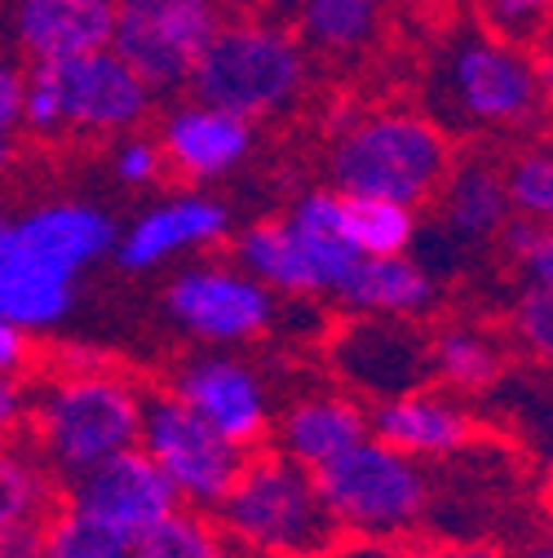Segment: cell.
Returning a JSON list of instances; mask_svg holds the SVG:
<instances>
[{
    "label": "cell",
    "mask_w": 553,
    "mask_h": 558,
    "mask_svg": "<svg viewBox=\"0 0 553 558\" xmlns=\"http://www.w3.org/2000/svg\"><path fill=\"white\" fill-rule=\"evenodd\" d=\"M111 49L156 98L186 89L204 45L226 23V0H111Z\"/></svg>",
    "instance_id": "ba28073f"
},
{
    "label": "cell",
    "mask_w": 553,
    "mask_h": 558,
    "mask_svg": "<svg viewBox=\"0 0 553 558\" xmlns=\"http://www.w3.org/2000/svg\"><path fill=\"white\" fill-rule=\"evenodd\" d=\"M169 395L182 399L195 416H204L218 435L239 444L244 452L270 448L274 408L270 390L257 368H248L235 355H195L173 368Z\"/></svg>",
    "instance_id": "8fae6325"
},
{
    "label": "cell",
    "mask_w": 553,
    "mask_h": 558,
    "mask_svg": "<svg viewBox=\"0 0 553 558\" xmlns=\"http://www.w3.org/2000/svg\"><path fill=\"white\" fill-rule=\"evenodd\" d=\"M482 19L501 40L527 45L553 23V0H482Z\"/></svg>",
    "instance_id": "1f68e13d"
},
{
    "label": "cell",
    "mask_w": 553,
    "mask_h": 558,
    "mask_svg": "<svg viewBox=\"0 0 553 558\" xmlns=\"http://www.w3.org/2000/svg\"><path fill=\"white\" fill-rule=\"evenodd\" d=\"M310 85V49L280 19H226L186 81L191 98L266 120L288 111Z\"/></svg>",
    "instance_id": "277c9868"
},
{
    "label": "cell",
    "mask_w": 553,
    "mask_h": 558,
    "mask_svg": "<svg viewBox=\"0 0 553 558\" xmlns=\"http://www.w3.org/2000/svg\"><path fill=\"white\" fill-rule=\"evenodd\" d=\"M111 173L133 186V191H143V186H156L164 178V151L156 137H143V133H120V143L111 151Z\"/></svg>",
    "instance_id": "d6a6232c"
},
{
    "label": "cell",
    "mask_w": 553,
    "mask_h": 558,
    "mask_svg": "<svg viewBox=\"0 0 553 558\" xmlns=\"http://www.w3.org/2000/svg\"><path fill=\"white\" fill-rule=\"evenodd\" d=\"M76 306V284L45 270L23 240L14 235V218L0 208V319L32 332L58 328Z\"/></svg>",
    "instance_id": "ffe728a7"
},
{
    "label": "cell",
    "mask_w": 553,
    "mask_h": 558,
    "mask_svg": "<svg viewBox=\"0 0 553 558\" xmlns=\"http://www.w3.org/2000/svg\"><path fill=\"white\" fill-rule=\"evenodd\" d=\"M332 364L345 386L359 395L394 399L430 386V337H421L403 315H359L332 341Z\"/></svg>",
    "instance_id": "7c38bea8"
},
{
    "label": "cell",
    "mask_w": 553,
    "mask_h": 558,
    "mask_svg": "<svg viewBox=\"0 0 553 558\" xmlns=\"http://www.w3.org/2000/svg\"><path fill=\"white\" fill-rule=\"evenodd\" d=\"M509 558H553V532L531 536V541H527V545H518Z\"/></svg>",
    "instance_id": "7bdbcfd3"
},
{
    "label": "cell",
    "mask_w": 553,
    "mask_h": 558,
    "mask_svg": "<svg viewBox=\"0 0 553 558\" xmlns=\"http://www.w3.org/2000/svg\"><path fill=\"white\" fill-rule=\"evenodd\" d=\"M58 85L62 133H89V137H120L147 124L156 111L151 85L133 72L115 49L81 53L66 62H45Z\"/></svg>",
    "instance_id": "30bf717a"
},
{
    "label": "cell",
    "mask_w": 553,
    "mask_h": 558,
    "mask_svg": "<svg viewBox=\"0 0 553 558\" xmlns=\"http://www.w3.org/2000/svg\"><path fill=\"white\" fill-rule=\"evenodd\" d=\"M505 373L501 345L469 324H452L430 337V377L443 381L456 395H482L492 390Z\"/></svg>",
    "instance_id": "d4e9b609"
},
{
    "label": "cell",
    "mask_w": 553,
    "mask_h": 558,
    "mask_svg": "<svg viewBox=\"0 0 553 558\" xmlns=\"http://www.w3.org/2000/svg\"><path fill=\"white\" fill-rule=\"evenodd\" d=\"M518 262H523V270H527V279H531L536 289H549L553 293V227H540L536 244Z\"/></svg>",
    "instance_id": "8d00e7d4"
},
{
    "label": "cell",
    "mask_w": 553,
    "mask_h": 558,
    "mask_svg": "<svg viewBox=\"0 0 553 558\" xmlns=\"http://www.w3.org/2000/svg\"><path fill=\"white\" fill-rule=\"evenodd\" d=\"M328 558H417V554H411V541H351V536H341Z\"/></svg>",
    "instance_id": "74e56055"
},
{
    "label": "cell",
    "mask_w": 553,
    "mask_h": 558,
    "mask_svg": "<svg viewBox=\"0 0 553 558\" xmlns=\"http://www.w3.org/2000/svg\"><path fill=\"white\" fill-rule=\"evenodd\" d=\"M147 390L102 360H62L27 403L32 452L58 483L102 465L107 457L137 448Z\"/></svg>",
    "instance_id": "6da1fadb"
},
{
    "label": "cell",
    "mask_w": 553,
    "mask_h": 558,
    "mask_svg": "<svg viewBox=\"0 0 553 558\" xmlns=\"http://www.w3.org/2000/svg\"><path fill=\"white\" fill-rule=\"evenodd\" d=\"M439 284L426 266H417L407 253L403 257H359L355 270L345 275L336 289V302L351 315H421L434 306Z\"/></svg>",
    "instance_id": "7402d4cb"
},
{
    "label": "cell",
    "mask_w": 553,
    "mask_h": 558,
    "mask_svg": "<svg viewBox=\"0 0 553 558\" xmlns=\"http://www.w3.org/2000/svg\"><path fill=\"white\" fill-rule=\"evenodd\" d=\"M368 435L407 457H417V461H439V457L465 452L478 435V422L452 395L421 386V390L381 399L368 412Z\"/></svg>",
    "instance_id": "e0dca14e"
},
{
    "label": "cell",
    "mask_w": 553,
    "mask_h": 558,
    "mask_svg": "<svg viewBox=\"0 0 553 558\" xmlns=\"http://www.w3.org/2000/svg\"><path fill=\"white\" fill-rule=\"evenodd\" d=\"M514 341L523 345V355H531L540 368L553 373V293L549 289H523L509 315Z\"/></svg>",
    "instance_id": "4dcf8cb0"
},
{
    "label": "cell",
    "mask_w": 553,
    "mask_h": 558,
    "mask_svg": "<svg viewBox=\"0 0 553 558\" xmlns=\"http://www.w3.org/2000/svg\"><path fill=\"white\" fill-rule=\"evenodd\" d=\"M536 81H540V94L553 98V49L549 53H536Z\"/></svg>",
    "instance_id": "ee69618b"
},
{
    "label": "cell",
    "mask_w": 553,
    "mask_h": 558,
    "mask_svg": "<svg viewBox=\"0 0 553 558\" xmlns=\"http://www.w3.org/2000/svg\"><path fill=\"white\" fill-rule=\"evenodd\" d=\"M244 558H328L341 541L315 470L274 448L248 452L235 487L213 514Z\"/></svg>",
    "instance_id": "3957f363"
},
{
    "label": "cell",
    "mask_w": 553,
    "mask_h": 558,
    "mask_svg": "<svg viewBox=\"0 0 553 558\" xmlns=\"http://www.w3.org/2000/svg\"><path fill=\"white\" fill-rule=\"evenodd\" d=\"M509 186L505 173L488 160L452 165L439 186V218L456 240H492L509 222Z\"/></svg>",
    "instance_id": "603a6c76"
},
{
    "label": "cell",
    "mask_w": 553,
    "mask_h": 558,
    "mask_svg": "<svg viewBox=\"0 0 553 558\" xmlns=\"http://www.w3.org/2000/svg\"><path fill=\"white\" fill-rule=\"evenodd\" d=\"M452 137L417 111H368L345 120L328 151V178L341 195L394 199L421 208L452 173Z\"/></svg>",
    "instance_id": "7a4b0ae2"
},
{
    "label": "cell",
    "mask_w": 553,
    "mask_h": 558,
    "mask_svg": "<svg viewBox=\"0 0 553 558\" xmlns=\"http://www.w3.org/2000/svg\"><path fill=\"white\" fill-rule=\"evenodd\" d=\"M544 430H549V435H553V399H549V403H544Z\"/></svg>",
    "instance_id": "bcb514c9"
},
{
    "label": "cell",
    "mask_w": 553,
    "mask_h": 558,
    "mask_svg": "<svg viewBox=\"0 0 553 558\" xmlns=\"http://www.w3.org/2000/svg\"><path fill=\"white\" fill-rule=\"evenodd\" d=\"M514 214L536 218L540 227H553V151H527L505 169Z\"/></svg>",
    "instance_id": "f546056e"
},
{
    "label": "cell",
    "mask_w": 553,
    "mask_h": 558,
    "mask_svg": "<svg viewBox=\"0 0 553 558\" xmlns=\"http://www.w3.org/2000/svg\"><path fill=\"white\" fill-rule=\"evenodd\" d=\"M160 151L164 169L191 186L218 182L235 173L253 156V120L222 111L213 102L182 98L160 124Z\"/></svg>",
    "instance_id": "2e32d148"
},
{
    "label": "cell",
    "mask_w": 553,
    "mask_h": 558,
    "mask_svg": "<svg viewBox=\"0 0 553 558\" xmlns=\"http://www.w3.org/2000/svg\"><path fill=\"white\" fill-rule=\"evenodd\" d=\"M111 0H14L10 36L27 62H66L111 49Z\"/></svg>",
    "instance_id": "ac0fdd59"
},
{
    "label": "cell",
    "mask_w": 553,
    "mask_h": 558,
    "mask_svg": "<svg viewBox=\"0 0 553 558\" xmlns=\"http://www.w3.org/2000/svg\"><path fill=\"white\" fill-rule=\"evenodd\" d=\"M235 266L248 270L274 298H323L310 244L288 227V218H261L235 235Z\"/></svg>",
    "instance_id": "44dd1931"
},
{
    "label": "cell",
    "mask_w": 553,
    "mask_h": 558,
    "mask_svg": "<svg viewBox=\"0 0 553 558\" xmlns=\"http://www.w3.org/2000/svg\"><path fill=\"white\" fill-rule=\"evenodd\" d=\"M231 235V208L204 191H182L143 208L115 240V262L124 270H156L173 257L213 248Z\"/></svg>",
    "instance_id": "5bb4252c"
},
{
    "label": "cell",
    "mask_w": 553,
    "mask_h": 558,
    "mask_svg": "<svg viewBox=\"0 0 553 558\" xmlns=\"http://www.w3.org/2000/svg\"><path fill=\"white\" fill-rule=\"evenodd\" d=\"M169 319L204 345H244L274 324V293L235 262H191L164 289Z\"/></svg>",
    "instance_id": "9c48e42d"
},
{
    "label": "cell",
    "mask_w": 553,
    "mask_h": 558,
    "mask_svg": "<svg viewBox=\"0 0 553 558\" xmlns=\"http://www.w3.org/2000/svg\"><path fill=\"white\" fill-rule=\"evenodd\" d=\"M14 169V137H0V178Z\"/></svg>",
    "instance_id": "f6af8a7d"
},
{
    "label": "cell",
    "mask_w": 553,
    "mask_h": 558,
    "mask_svg": "<svg viewBox=\"0 0 553 558\" xmlns=\"http://www.w3.org/2000/svg\"><path fill=\"white\" fill-rule=\"evenodd\" d=\"M0 558H40V523L0 532Z\"/></svg>",
    "instance_id": "60d3db41"
},
{
    "label": "cell",
    "mask_w": 553,
    "mask_h": 558,
    "mask_svg": "<svg viewBox=\"0 0 553 558\" xmlns=\"http://www.w3.org/2000/svg\"><path fill=\"white\" fill-rule=\"evenodd\" d=\"M411 554L417 558H509L488 541H417V536H411Z\"/></svg>",
    "instance_id": "d590c367"
},
{
    "label": "cell",
    "mask_w": 553,
    "mask_h": 558,
    "mask_svg": "<svg viewBox=\"0 0 553 558\" xmlns=\"http://www.w3.org/2000/svg\"><path fill=\"white\" fill-rule=\"evenodd\" d=\"M58 478L49 474V465L14 444L10 435L0 439V532L23 527V523H45L49 510L58 506Z\"/></svg>",
    "instance_id": "484cf974"
},
{
    "label": "cell",
    "mask_w": 553,
    "mask_h": 558,
    "mask_svg": "<svg viewBox=\"0 0 553 558\" xmlns=\"http://www.w3.org/2000/svg\"><path fill=\"white\" fill-rule=\"evenodd\" d=\"M27 416V395H23V381L14 373H0V439H5L19 422Z\"/></svg>",
    "instance_id": "ab89813d"
},
{
    "label": "cell",
    "mask_w": 553,
    "mask_h": 558,
    "mask_svg": "<svg viewBox=\"0 0 553 558\" xmlns=\"http://www.w3.org/2000/svg\"><path fill=\"white\" fill-rule=\"evenodd\" d=\"M359 439H368V412L359 399L351 395H306L297 403H288L280 416H274V430L270 444L274 452H284L288 461L319 470L332 457H341L345 448H355Z\"/></svg>",
    "instance_id": "d6986e66"
},
{
    "label": "cell",
    "mask_w": 553,
    "mask_h": 558,
    "mask_svg": "<svg viewBox=\"0 0 553 558\" xmlns=\"http://www.w3.org/2000/svg\"><path fill=\"white\" fill-rule=\"evenodd\" d=\"M293 32L310 53L355 58L364 53L385 23V0H302Z\"/></svg>",
    "instance_id": "cb8c5ba5"
},
{
    "label": "cell",
    "mask_w": 553,
    "mask_h": 558,
    "mask_svg": "<svg viewBox=\"0 0 553 558\" xmlns=\"http://www.w3.org/2000/svg\"><path fill=\"white\" fill-rule=\"evenodd\" d=\"M133 558H244V554L213 514L177 506L164 523L133 541Z\"/></svg>",
    "instance_id": "83f0119b"
},
{
    "label": "cell",
    "mask_w": 553,
    "mask_h": 558,
    "mask_svg": "<svg viewBox=\"0 0 553 558\" xmlns=\"http://www.w3.org/2000/svg\"><path fill=\"white\" fill-rule=\"evenodd\" d=\"M14 235L45 270H53L66 284H76L89 266L115 253L120 227L94 199H45L14 218Z\"/></svg>",
    "instance_id": "9a60e30c"
},
{
    "label": "cell",
    "mask_w": 553,
    "mask_h": 558,
    "mask_svg": "<svg viewBox=\"0 0 553 558\" xmlns=\"http://www.w3.org/2000/svg\"><path fill=\"white\" fill-rule=\"evenodd\" d=\"M137 448H143L156 461V470L169 478L177 506L204 510V514H218V506L226 501V493L235 487V478L248 461V452L239 444L218 435L204 416H195L169 390L147 395Z\"/></svg>",
    "instance_id": "52a82bcc"
},
{
    "label": "cell",
    "mask_w": 553,
    "mask_h": 558,
    "mask_svg": "<svg viewBox=\"0 0 553 558\" xmlns=\"http://www.w3.org/2000/svg\"><path fill=\"white\" fill-rule=\"evenodd\" d=\"M248 5H253L261 19H280V23H284V19H293V14L302 10V0H248Z\"/></svg>",
    "instance_id": "b9f144b4"
},
{
    "label": "cell",
    "mask_w": 553,
    "mask_h": 558,
    "mask_svg": "<svg viewBox=\"0 0 553 558\" xmlns=\"http://www.w3.org/2000/svg\"><path fill=\"white\" fill-rule=\"evenodd\" d=\"M315 483L336 532L351 541H411L434 506L426 465L372 435L319 465Z\"/></svg>",
    "instance_id": "5b68a950"
},
{
    "label": "cell",
    "mask_w": 553,
    "mask_h": 558,
    "mask_svg": "<svg viewBox=\"0 0 553 558\" xmlns=\"http://www.w3.org/2000/svg\"><path fill=\"white\" fill-rule=\"evenodd\" d=\"M23 129L36 137H58L62 133V107H58V85L45 62H27V89H23Z\"/></svg>",
    "instance_id": "836d02e7"
},
{
    "label": "cell",
    "mask_w": 553,
    "mask_h": 558,
    "mask_svg": "<svg viewBox=\"0 0 553 558\" xmlns=\"http://www.w3.org/2000/svg\"><path fill=\"white\" fill-rule=\"evenodd\" d=\"M62 501L107 527H115L128 541L151 532L156 523H164L177 510L169 478L156 470V461L143 448H124V452L107 457L102 465L76 474L72 483H62Z\"/></svg>",
    "instance_id": "4fadbf2b"
},
{
    "label": "cell",
    "mask_w": 553,
    "mask_h": 558,
    "mask_svg": "<svg viewBox=\"0 0 553 558\" xmlns=\"http://www.w3.org/2000/svg\"><path fill=\"white\" fill-rule=\"evenodd\" d=\"M23 89H27V66L0 49V137H14L23 129Z\"/></svg>",
    "instance_id": "e575fe53"
},
{
    "label": "cell",
    "mask_w": 553,
    "mask_h": 558,
    "mask_svg": "<svg viewBox=\"0 0 553 558\" xmlns=\"http://www.w3.org/2000/svg\"><path fill=\"white\" fill-rule=\"evenodd\" d=\"M27 360H32V337L23 328L0 319V373H14L19 377L27 368Z\"/></svg>",
    "instance_id": "f35d334b"
},
{
    "label": "cell",
    "mask_w": 553,
    "mask_h": 558,
    "mask_svg": "<svg viewBox=\"0 0 553 558\" xmlns=\"http://www.w3.org/2000/svg\"><path fill=\"white\" fill-rule=\"evenodd\" d=\"M540 102L536 58L501 36H460L434 66V107L456 129H514L536 120Z\"/></svg>",
    "instance_id": "8992f818"
},
{
    "label": "cell",
    "mask_w": 553,
    "mask_h": 558,
    "mask_svg": "<svg viewBox=\"0 0 553 558\" xmlns=\"http://www.w3.org/2000/svg\"><path fill=\"white\" fill-rule=\"evenodd\" d=\"M40 558H133V541L58 497L40 523Z\"/></svg>",
    "instance_id": "f1b7e54d"
},
{
    "label": "cell",
    "mask_w": 553,
    "mask_h": 558,
    "mask_svg": "<svg viewBox=\"0 0 553 558\" xmlns=\"http://www.w3.org/2000/svg\"><path fill=\"white\" fill-rule=\"evenodd\" d=\"M341 235L364 257H403L411 244H417V208L394 204V199L345 195Z\"/></svg>",
    "instance_id": "4316f807"
}]
</instances>
